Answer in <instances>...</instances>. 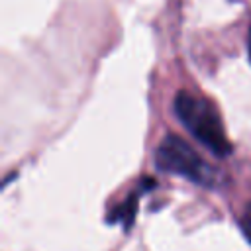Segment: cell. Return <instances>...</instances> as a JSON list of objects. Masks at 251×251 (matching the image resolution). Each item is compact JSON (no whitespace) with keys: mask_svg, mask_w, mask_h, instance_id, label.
<instances>
[{"mask_svg":"<svg viewBox=\"0 0 251 251\" xmlns=\"http://www.w3.org/2000/svg\"><path fill=\"white\" fill-rule=\"evenodd\" d=\"M175 114L182 126L214 155L227 157L231 153V143L226 135L222 118L208 98L180 90L175 98Z\"/></svg>","mask_w":251,"mask_h":251,"instance_id":"cell-1","label":"cell"},{"mask_svg":"<svg viewBox=\"0 0 251 251\" xmlns=\"http://www.w3.org/2000/svg\"><path fill=\"white\" fill-rule=\"evenodd\" d=\"M155 163L161 171L184 176L200 186H214L218 182V171L175 133L163 137L155 151Z\"/></svg>","mask_w":251,"mask_h":251,"instance_id":"cell-2","label":"cell"},{"mask_svg":"<svg viewBox=\"0 0 251 251\" xmlns=\"http://www.w3.org/2000/svg\"><path fill=\"white\" fill-rule=\"evenodd\" d=\"M137 196H139V192H131L127 196V200H124L120 206H116L108 214V222H112V224L122 222L124 226H129L135 218V212H137Z\"/></svg>","mask_w":251,"mask_h":251,"instance_id":"cell-3","label":"cell"},{"mask_svg":"<svg viewBox=\"0 0 251 251\" xmlns=\"http://www.w3.org/2000/svg\"><path fill=\"white\" fill-rule=\"evenodd\" d=\"M239 229H241V233L245 235V239L251 245V202L243 208V212L239 216Z\"/></svg>","mask_w":251,"mask_h":251,"instance_id":"cell-4","label":"cell"},{"mask_svg":"<svg viewBox=\"0 0 251 251\" xmlns=\"http://www.w3.org/2000/svg\"><path fill=\"white\" fill-rule=\"evenodd\" d=\"M247 49H249V61H251V24H249V37H247Z\"/></svg>","mask_w":251,"mask_h":251,"instance_id":"cell-5","label":"cell"}]
</instances>
